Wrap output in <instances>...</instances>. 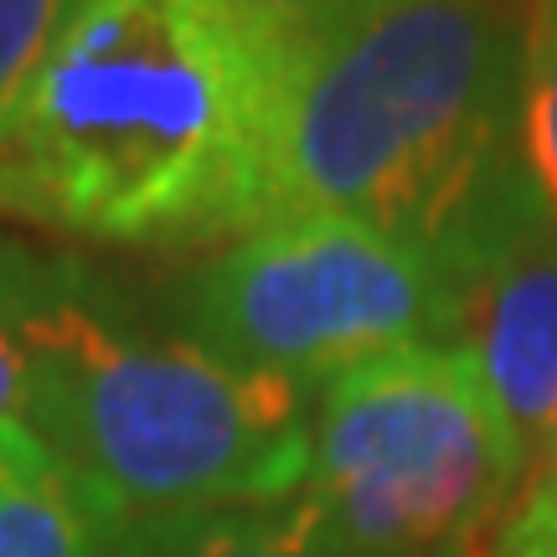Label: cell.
Listing matches in <instances>:
<instances>
[{
    "instance_id": "3957f363",
    "label": "cell",
    "mask_w": 557,
    "mask_h": 557,
    "mask_svg": "<svg viewBox=\"0 0 557 557\" xmlns=\"http://www.w3.org/2000/svg\"><path fill=\"white\" fill-rule=\"evenodd\" d=\"M0 325L26 357V429L103 521L305 491L310 393L129 325L78 259L0 238Z\"/></svg>"
},
{
    "instance_id": "5bb4252c",
    "label": "cell",
    "mask_w": 557,
    "mask_h": 557,
    "mask_svg": "<svg viewBox=\"0 0 557 557\" xmlns=\"http://www.w3.org/2000/svg\"><path fill=\"white\" fill-rule=\"evenodd\" d=\"M455 557H500V553H496V542L491 537H480V542H470V547H459Z\"/></svg>"
},
{
    "instance_id": "5b68a950",
    "label": "cell",
    "mask_w": 557,
    "mask_h": 557,
    "mask_svg": "<svg viewBox=\"0 0 557 557\" xmlns=\"http://www.w3.org/2000/svg\"><path fill=\"white\" fill-rule=\"evenodd\" d=\"M176 336L233 367L320 393L398 346L455 341L459 278L413 243L351 218H274L227 238L171 295Z\"/></svg>"
},
{
    "instance_id": "30bf717a",
    "label": "cell",
    "mask_w": 557,
    "mask_h": 557,
    "mask_svg": "<svg viewBox=\"0 0 557 557\" xmlns=\"http://www.w3.org/2000/svg\"><path fill=\"white\" fill-rule=\"evenodd\" d=\"M73 5L78 0H0V135L26 103Z\"/></svg>"
},
{
    "instance_id": "7a4b0ae2",
    "label": "cell",
    "mask_w": 557,
    "mask_h": 557,
    "mask_svg": "<svg viewBox=\"0 0 557 557\" xmlns=\"http://www.w3.org/2000/svg\"><path fill=\"white\" fill-rule=\"evenodd\" d=\"M532 0H382L299 32L269 218H351L465 284L537 218L517 145Z\"/></svg>"
},
{
    "instance_id": "52a82bcc",
    "label": "cell",
    "mask_w": 557,
    "mask_h": 557,
    "mask_svg": "<svg viewBox=\"0 0 557 557\" xmlns=\"http://www.w3.org/2000/svg\"><path fill=\"white\" fill-rule=\"evenodd\" d=\"M99 557H331L310 496L109 521Z\"/></svg>"
},
{
    "instance_id": "8992f818",
    "label": "cell",
    "mask_w": 557,
    "mask_h": 557,
    "mask_svg": "<svg viewBox=\"0 0 557 557\" xmlns=\"http://www.w3.org/2000/svg\"><path fill=\"white\" fill-rule=\"evenodd\" d=\"M532 459L557 418V227L527 218L459 284L455 341Z\"/></svg>"
},
{
    "instance_id": "6da1fadb",
    "label": "cell",
    "mask_w": 557,
    "mask_h": 557,
    "mask_svg": "<svg viewBox=\"0 0 557 557\" xmlns=\"http://www.w3.org/2000/svg\"><path fill=\"white\" fill-rule=\"evenodd\" d=\"M295 47L243 0H78L0 135V212L135 248L263 227Z\"/></svg>"
},
{
    "instance_id": "277c9868",
    "label": "cell",
    "mask_w": 557,
    "mask_h": 557,
    "mask_svg": "<svg viewBox=\"0 0 557 557\" xmlns=\"http://www.w3.org/2000/svg\"><path fill=\"white\" fill-rule=\"evenodd\" d=\"M527 449L459 346L346 367L310 408V480L331 557H455L491 537Z\"/></svg>"
},
{
    "instance_id": "4fadbf2b",
    "label": "cell",
    "mask_w": 557,
    "mask_h": 557,
    "mask_svg": "<svg viewBox=\"0 0 557 557\" xmlns=\"http://www.w3.org/2000/svg\"><path fill=\"white\" fill-rule=\"evenodd\" d=\"M5 423H26V357L16 336L0 325V429Z\"/></svg>"
},
{
    "instance_id": "9c48e42d",
    "label": "cell",
    "mask_w": 557,
    "mask_h": 557,
    "mask_svg": "<svg viewBox=\"0 0 557 557\" xmlns=\"http://www.w3.org/2000/svg\"><path fill=\"white\" fill-rule=\"evenodd\" d=\"M517 145L542 212L557 227V0H532L527 16Z\"/></svg>"
},
{
    "instance_id": "8fae6325",
    "label": "cell",
    "mask_w": 557,
    "mask_h": 557,
    "mask_svg": "<svg viewBox=\"0 0 557 557\" xmlns=\"http://www.w3.org/2000/svg\"><path fill=\"white\" fill-rule=\"evenodd\" d=\"M491 542L500 557H557V418L527 459V475Z\"/></svg>"
},
{
    "instance_id": "7c38bea8",
    "label": "cell",
    "mask_w": 557,
    "mask_h": 557,
    "mask_svg": "<svg viewBox=\"0 0 557 557\" xmlns=\"http://www.w3.org/2000/svg\"><path fill=\"white\" fill-rule=\"evenodd\" d=\"M243 5L263 11L269 21L289 26V32H315V26H336L346 16H361V11H372L382 0H243Z\"/></svg>"
},
{
    "instance_id": "ba28073f",
    "label": "cell",
    "mask_w": 557,
    "mask_h": 557,
    "mask_svg": "<svg viewBox=\"0 0 557 557\" xmlns=\"http://www.w3.org/2000/svg\"><path fill=\"white\" fill-rule=\"evenodd\" d=\"M109 521L26 423L0 429V557H99Z\"/></svg>"
}]
</instances>
